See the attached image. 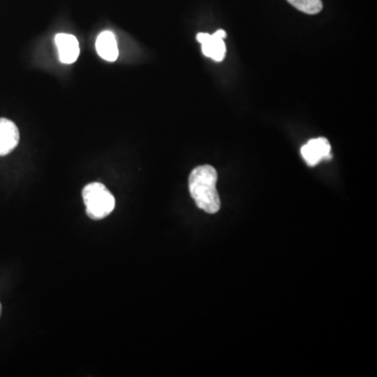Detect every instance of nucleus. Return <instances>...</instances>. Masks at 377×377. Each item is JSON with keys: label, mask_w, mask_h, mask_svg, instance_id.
Segmentation results:
<instances>
[{"label": "nucleus", "mask_w": 377, "mask_h": 377, "mask_svg": "<svg viewBox=\"0 0 377 377\" xmlns=\"http://www.w3.org/2000/svg\"><path fill=\"white\" fill-rule=\"evenodd\" d=\"M217 171L210 164L199 166L189 176V190L199 209L215 214L220 209V199L216 189Z\"/></svg>", "instance_id": "nucleus-1"}, {"label": "nucleus", "mask_w": 377, "mask_h": 377, "mask_svg": "<svg viewBox=\"0 0 377 377\" xmlns=\"http://www.w3.org/2000/svg\"><path fill=\"white\" fill-rule=\"evenodd\" d=\"M82 197L86 207V214L93 220L107 217L116 207L114 195L101 183H91L85 185Z\"/></svg>", "instance_id": "nucleus-2"}, {"label": "nucleus", "mask_w": 377, "mask_h": 377, "mask_svg": "<svg viewBox=\"0 0 377 377\" xmlns=\"http://www.w3.org/2000/svg\"><path fill=\"white\" fill-rule=\"evenodd\" d=\"M226 37V31L218 30L213 35L199 33L197 39L201 43L203 54L206 57L211 58L216 62H222L226 58V45L224 43Z\"/></svg>", "instance_id": "nucleus-3"}, {"label": "nucleus", "mask_w": 377, "mask_h": 377, "mask_svg": "<svg viewBox=\"0 0 377 377\" xmlns=\"http://www.w3.org/2000/svg\"><path fill=\"white\" fill-rule=\"evenodd\" d=\"M301 154L306 164L310 167L316 166L322 160L332 158L331 155V145L325 137H318L308 141L301 148Z\"/></svg>", "instance_id": "nucleus-4"}, {"label": "nucleus", "mask_w": 377, "mask_h": 377, "mask_svg": "<svg viewBox=\"0 0 377 377\" xmlns=\"http://www.w3.org/2000/svg\"><path fill=\"white\" fill-rule=\"evenodd\" d=\"M20 134L15 123L0 118V156L11 153L20 143Z\"/></svg>", "instance_id": "nucleus-5"}, {"label": "nucleus", "mask_w": 377, "mask_h": 377, "mask_svg": "<svg viewBox=\"0 0 377 377\" xmlns=\"http://www.w3.org/2000/svg\"><path fill=\"white\" fill-rule=\"evenodd\" d=\"M59 59L62 63L72 64L80 55L78 39L70 34H58L55 37Z\"/></svg>", "instance_id": "nucleus-6"}, {"label": "nucleus", "mask_w": 377, "mask_h": 377, "mask_svg": "<svg viewBox=\"0 0 377 377\" xmlns=\"http://www.w3.org/2000/svg\"><path fill=\"white\" fill-rule=\"evenodd\" d=\"M95 49L100 57L108 62H114L118 57L116 36L110 31H105L98 36Z\"/></svg>", "instance_id": "nucleus-7"}, {"label": "nucleus", "mask_w": 377, "mask_h": 377, "mask_svg": "<svg viewBox=\"0 0 377 377\" xmlns=\"http://www.w3.org/2000/svg\"><path fill=\"white\" fill-rule=\"evenodd\" d=\"M293 7L303 13L314 15L323 9L322 0H287Z\"/></svg>", "instance_id": "nucleus-8"}, {"label": "nucleus", "mask_w": 377, "mask_h": 377, "mask_svg": "<svg viewBox=\"0 0 377 377\" xmlns=\"http://www.w3.org/2000/svg\"><path fill=\"white\" fill-rule=\"evenodd\" d=\"M0 314H1V304H0Z\"/></svg>", "instance_id": "nucleus-9"}]
</instances>
